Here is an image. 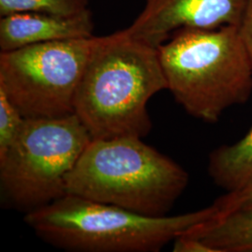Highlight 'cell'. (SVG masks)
Masks as SVG:
<instances>
[{"label":"cell","instance_id":"obj_4","mask_svg":"<svg viewBox=\"0 0 252 252\" xmlns=\"http://www.w3.org/2000/svg\"><path fill=\"white\" fill-rule=\"evenodd\" d=\"M217 214L212 204L177 216H147L67 193L25 220L46 242L70 252H157Z\"/></svg>","mask_w":252,"mask_h":252},{"label":"cell","instance_id":"obj_12","mask_svg":"<svg viewBox=\"0 0 252 252\" xmlns=\"http://www.w3.org/2000/svg\"><path fill=\"white\" fill-rule=\"evenodd\" d=\"M26 118L0 89V158L5 156L17 139Z\"/></svg>","mask_w":252,"mask_h":252},{"label":"cell","instance_id":"obj_9","mask_svg":"<svg viewBox=\"0 0 252 252\" xmlns=\"http://www.w3.org/2000/svg\"><path fill=\"white\" fill-rule=\"evenodd\" d=\"M213 252H252V208L215 217L186 231Z\"/></svg>","mask_w":252,"mask_h":252},{"label":"cell","instance_id":"obj_7","mask_svg":"<svg viewBox=\"0 0 252 252\" xmlns=\"http://www.w3.org/2000/svg\"><path fill=\"white\" fill-rule=\"evenodd\" d=\"M244 5L245 0H147L142 12L126 30L158 49L181 29L238 27Z\"/></svg>","mask_w":252,"mask_h":252},{"label":"cell","instance_id":"obj_1","mask_svg":"<svg viewBox=\"0 0 252 252\" xmlns=\"http://www.w3.org/2000/svg\"><path fill=\"white\" fill-rule=\"evenodd\" d=\"M167 90L157 48L126 29L98 36L74 100V114L93 139L133 136L152 130L147 106Z\"/></svg>","mask_w":252,"mask_h":252},{"label":"cell","instance_id":"obj_3","mask_svg":"<svg viewBox=\"0 0 252 252\" xmlns=\"http://www.w3.org/2000/svg\"><path fill=\"white\" fill-rule=\"evenodd\" d=\"M188 182L181 165L142 138L92 139L67 177L66 194L166 216Z\"/></svg>","mask_w":252,"mask_h":252},{"label":"cell","instance_id":"obj_8","mask_svg":"<svg viewBox=\"0 0 252 252\" xmlns=\"http://www.w3.org/2000/svg\"><path fill=\"white\" fill-rule=\"evenodd\" d=\"M90 10L72 16L41 12H17L0 20V49L8 52L26 46L94 36Z\"/></svg>","mask_w":252,"mask_h":252},{"label":"cell","instance_id":"obj_5","mask_svg":"<svg viewBox=\"0 0 252 252\" xmlns=\"http://www.w3.org/2000/svg\"><path fill=\"white\" fill-rule=\"evenodd\" d=\"M76 114L26 119L0 158V183L13 207L31 212L66 194V180L92 141Z\"/></svg>","mask_w":252,"mask_h":252},{"label":"cell","instance_id":"obj_10","mask_svg":"<svg viewBox=\"0 0 252 252\" xmlns=\"http://www.w3.org/2000/svg\"><path fill=\"white\" fill-rule=\"evenodd\" d=\"M208 173L219 187L234 191L252 182V127L232 145H223L209 155Z\"/></svg>","mask_w":252,"mask_h":252},{"label":"cell","instance_id":"obj_15","mask_svg":"<svg viewBox=\"0 0 252 252\" xmlns=\"http://www.w3.org/2000/svg\"><path fill=\"white\" fill-rule=\"evenodd\" d=\"M173 252H213L208 246L203 243L201 240L184 234H180L173 241Z\"/></svg>","mask_w":252,"mask_h":252},{"label":"cell","instance_id":"obj_14","mask_svg":"<svg viewBox=\"0 0 252 252\" xmlns=\"http://www.w3.org/2000/svg\"><path fill=\"white\" fill-rule=\"evenodd\" d=\"M238 28L245 47L252 61V0H245L243 12Z\"/></svg>","mask_w":252,"mask_h":252},{"label":"cell","instance_id":"obj_6","mask_svg":"<svg viewBox=\"0 0 252 252\" xmlns=\"http://www.w3.org/2000/svg\"><path fill=\"white\" fill-rule=\"evenodd\" d=\"M98 36L56 40L0 54V89L26 119L74 114V100Z\"/></svg>","mask_w":252,"mask_h":252},{"label":"cell","instance_id":"obj_2","mask_svg":"<svg viewBox=\"0 0 252 252\" xmlns=\"http://www.w3.org/2000/svg\"><path fill=\"white\" fill-rule=\"evenodd\" d=\"M167 90L190 116L214 124L252 94V61L237 26L181 29L158 47Z\"/></svg>","mask_w":252,"mask_h":252},{"label":"cell","instance_id":"obj_13","mask_svg":"<svg viewBox=\"0 0 252 252\" xmlns=\"http://www.w3.org/2000/svg\"><path fill=\"white\" fill-rule=\"evenodd\" d=\"M213 205L218 212L216 217L225 216L239 210L252 208V182L240 189L228 191L216 199Z\"/></svg>","mask_w":252,"mask_h":252},{"label":"cell","instance_id":"obj_11","mask_svg":"<svg viewBox=\"0 0 252 252\" xmlns=\"http://www.w3.org/2000/svg\"><path fill=\"white\" fill-rule=\"evenodd\" d=\"M89 0H0V16L17 12H41L72 16L88 9Z\"/></svg>","mask_w":252,"mask_h":252}]
</instances>
